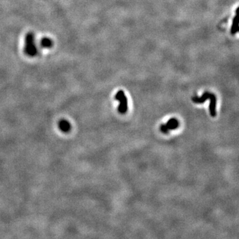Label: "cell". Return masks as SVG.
I'll return each instance as SVG.
<instances>
[{
    "label": "cell",
    "instance_id": "cell-1",
    "mask_svg": "<svg viewBox=\"0 0 239 239\" xmlns=\"http://www.w3.org/2000/svg\"><path fill=\"white\" fill-rule=\"evenodd\" d=\"M24 53L29 57H35L38 53V49L35 43V35L33 33H28L25 37Z\"/></svg>",
    "mask_w": 239,
    "mask_h": 239
},
{
    "label": "cell",
    "instance_id": "cell-2",
    "mask_svg": "<svg viewBox=\"0 0 239 239\" xmlns=\"http://www.w3.org/2000/svg\"><path fill=\"white\" fill-rule=\"evenodd\" d=\"M115 99L120 102V105L118 108V112L120 114H125L127 110V99L124 92L120 90L115 95Z\"/></svg>",
    "mask_w": 239,
    "mask_h": 239
},
{
    "label": "cell",
    "instance_id": "cell-3",
    "mask_svg": "<svg viewBox=\"0 0 239 239\" xmlns=\"http://www.w3.org/2000/svg\"><path fill=\"white\" fill-rule=\"evenodd\" d=\"M238 7L236 10V14L235 16H234L233 19V24H232V27H231V30H230V33H231L232 35L236 34L237 33L238 31Z\"/></svg>",
    "mask_w": 239,
    "mask_h": 239
},
{
    "label": "cell",
    "instance_id": "cell-4",
    "mask_svg": "<svg viewBox=\"0 0 239 239\" xmlns=\"http://www.w3.org/2000/svg\"><path fill=\"white\" fill-rule=\"evenodd\" d=\"M165 125H166V126L167 127V129L169 130H175L178 128L179 127V121L176 118H171L169 120L166 124Z\"/></svg>",
    "mask_w": 239,
    "mask_h": 239
},
{
    "label": "cell",
    "instance_id": "cell-5",
    "mask_svg": "<svg viewBox=\"0 0 239 239\" xmlns=\"http://www.w3.org/2000/svg\"><path fill=\"white\" fill-rule=\"evenodd\" d=\"M40 45L44 49H50L53 47V42L51 39L49 37H44L41 39Z\"/></svg>",
    "mask_w": 239,
    "mask_h": 239
},
{
    "label": "cell",
    "instance_id": "cell-6",
    "mask_svg": "<svg viewBox=\"0 0 239 239\" xmlns=\"http://www.w3.org/2000/svg\"><path fill=\"white\" fill-rule=\"evenodd\" d=\"M160 130L164 134H167L169 132V131H170L167 129V127L166 126V125H165V124H162V125H161Z\"/></svg>",
    "mask_w": 239,
    "mask_h": 239
}]
</instances>
